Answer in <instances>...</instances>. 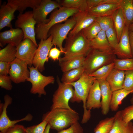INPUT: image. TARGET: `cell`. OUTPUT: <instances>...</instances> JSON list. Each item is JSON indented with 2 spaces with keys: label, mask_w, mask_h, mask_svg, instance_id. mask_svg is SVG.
<instances>
[{
  "label": "cell",
  "mask_w": 133,
  "mask_h": 133,
  "mask_svg": "<svg viewBox=\"0 0 133 133\" xmlns=\"http://www.w3.org/2000/svg\"><path fill=\"white\" fill-rule=\"evenodd\" d=\"M42 119L46 120L51 129L58 131L69 127L78 121L79 114L64 108H56L44 114Z\"/></svg>",
  "instance_id": "cell-1"
},
{
  "label": "cell",
  "mask_w": 133,
  "mask_h": 133,
  "mask_svg": "<svg viewBox=\"0 0 133 133\" xmlns=\"http://www.w3.org/2000/svg\"><path fill=\"white\" fill-rule=\"evenodd\" d=\"M95 80V78L83 73L77 81L70 83L74 88L73 95L70 100L72 103L82 101L84 112L81 121L82 124L87 123L91 116V112L87 110L86 103L91 88Z\"/></svg>",
  "instance_id": "cell-2"
},
{
  "label": "cell",
  "mask_w": 133,
  "mask_h": 133,
  "mask_svg": "<svg viewBox=\"0 0 133 133\" xmlns=\"http://www.w3.org/2000/svg\"><path fill=\"white\" fill-rule=\"evenodd\" d=\"M64 56L60 57L59 61H65L79 56L85 57L91 49L89 42L82 31L74 35L68 36L66 39Z\"/></svg>",
  "instance_id": "cell-3"
},
{
  "label": "cell",
  "mask_w": 133,
  "mask_h": 133,
  "mask_svg": "<svg viewBox=\"0 0 133 133\" xmlns=\"http://www.w3.org/2000/svg\"><path fill=\"white\" fill-rule=\"evenodd\" d=\"M79 11V10L76 8H68L63 7L55 10L51 14L48 23L37 24L35 28L36 38L40 40L47 39L48 33L53 26L66 21L69 17L73 16Z\"/></svg>",
  "instance_id": "cell-4"
},
{
  "label": "cell",
  "mask_w": 133,
  "mask_h": 133,
  "mask_svg": "<svg viewBox=\"0 0 133 133\" xmlns=\"http://www.w3.org/2000/svg\"><path fill=\"white\" fill-rule=\"evenodd\" d=\"M116 56L114 52L91 49L85 57L83 66L84 72L90 74L101 67L113 62Z\"/></svg>",
  "instance_id": "cell-5"
},
{
  "label": "cell",
  "mask_w": 133,
  "mask_h": 133,
  "mask_svg": "<svg viewBox=\"0 0 133 133\" xmlns=\"http://www.w3.org/2000/svg\"><path fill=\"white\" fill-rule=\"evenodd\" d=\"M57 81L58 87L53 95L51 110L56 108H64L76 112L69 105V101L74 95L73 87L70 84L60 82L58 77Z\"/></svg>",
  "instance_id": "cell-6"
},
{
  "label": "cell",
  "mask_w": 133,
  "mask_h": 133,
  "mask_svg": "<svg viewBox=\"0 0 133 133\" xmlns=\"http://www.w3.org/2000/svg\"><path fill=\"white\" fill-rule=\"evenodd\" d=\"M28 68L30 75L26 81L30 82L32 84L30 93L33 94H38L40 97L42 95H46V93L45 88L48 84L54 83V78L53 76H46L43 75L37 68L33 66H29Z\"/></svg>",
  "instance_id": "cell-7"
},
{
  "label": "cell",
  "mask_w": 133,
  "mask_h": 133,
  "mask_svg": "<svg viewBox=\"0 0 133 133\" xmlns=\"http://www.w3.org/2000/svg\"><path fill=\"white\" fill-rule=\"evenodd\" d=\"M76 23L72 17L66 20L63 24H57L53 26L50 30L48 37L52 36V44L57 46L62 53H65V49L62 46L63 41L67 37V35L73 28Z\"/></svg>",
  "instance_id": "cell-8"
},
{
  "label": "cell",
  "mask_w": 133,
  "mask_h": 133,
  "mask_svg": "<svg viewBox=\"0 0 133 133\" xmlns=\"http://www.w3.org/2000/svg\"><path fill=\"white\" fill-rule=\"evenodd\" d=\"M36 23L33 11H29L19 14L15 22V26L22 30L24 35V39H30L38 47L35 39V25Z\"/></svg>",
  "instance_id": "cell-9"
},
{
  "label": "cell",
  "mask_w": 133,
  "mask_h": 133,
  "mask_svg": "<svg viewBox=\"0 0 133 133\" xmlns=\"http://www.w3.org/2000/svg\"><path fill=\"white\" fill-rule=\"evenodd\" d=\"M52 36L50 35L47 39L40 40L33 62V66L40 72L45 70L44 64L48 61L49 53L52 46Z\"/></svg>",
  "instance_id": "cell-10"
},
{
  "label": "cell",
  "mask_w": 133,
  "mask_h": 133,
  "mask_svg": "<svg viewBox=\"0 0 133 133\" xmlns=\"http://www.w3.org/2000/svg\"><path fill=\"white\" fill-rule=\"evenodd\" d=\"M4 102L0 104V133H5L9 128L12 127L17 123L21 121H30L33 118V116L28 114L25 116L20 119L12 120L7 114V109L12 101V98L8 94L4 97Z\"/></svg>",
  "instance_id": "cell-11"
},
{
  "label": "cell",
  "mask_w": 133,
  "mask_h": 133,
  "mask_svg": "<svg viewBox=\"0 0 133 133\" xmlns=\"http://www.w3.org/2000/svg\"><path fill=\"white\" fill-rule=\"evenodd\" d=\"M61 7L57 1L41 0L38 5L33 9L34 18L37 24H46L50 20L47 18L48 15L54 9Z\"/></svg>",
  "instance_id": "cell-12"
},
{
  "label": "cell",
  "mask_w": 133,
  "mask_h": 133,
  "mask_svg": "<svg viewBox=\"0 0 133 133\" xmlns=\"http://www.w3.org/2000/svg\"><path fill=\"white\" fill-rule=\"evenodd\" d=\"M38 47L29 38L23 40L16 47V58L32 66Z\"/></svg>",
  "instance_id": "cell-13"
},
{
  "label": "cell",
  "mask_w": 133,
  "mask_h": 133,
  "mask_svg": "<svg viewBox=\"0 0 133 133\" xmlns=\"http://www.w3.org/2000/svg\"><path fill=\"white\" fill-rule=\"evenodd\" d=\"M10 63L9 74L12 81L15 83H18L26 81L30 75L27 64L17 58Z\"/></svg>",
  "instance_id": "cell-14"
},
{
  "label": "cell",
  "mask_w": 133,
  "mask_h": 133,
  "mask_svg": "<svg viewBox=\"0 0 133 133\" xmlns=\"http://www.w3.org/2000/svg\"><path fill=\"white\" fill-rule=\"evenodd\" d=\"M17 0H8L6 4L1 5L0 9V30L7 27L12 28L11 21L14 19V13L17 10Z\"/></svg>",
  "instance_id": "cell-15"
},
{
  "label": "cell",
  "mask_w": 133,
  "mask_h": 133,
  "mask_svg": "<svg viewBox=\"0 0 133 133\" xmlns=\"http://www.w3.org/2000/svg\"><path fill=\"white\" fill-rule=\"evenodd\" d=\"M129 26L125 25L119 41L113 50L115 54L120 59L133 58L129 37Z\"/></svg>",
  "instance_id": "cell-16"
},
{
  "label": "cell",
  "mask_w": 133,
  "mask_h": 133,
  "mask_svg": "<svg viewBox=\"0 0 133 133\" xmlns=\"http://www.w3.org/2000/svg\"><path fill=\"white\" fill-rule=\"evenodd\" d=\"M76 22L73 29L68 34V36L76 34L96 21V16L89 13L87 11H79L73 16Z\"/></svg>",
  "instance_id": "cell-17"
},
{
  "label": "cell",
  "mask_w": 133,
  "mask_h": 133,
  "mask_svg": "<svg viewBox=\"0 0 133 133\" xmlns=\"http://www.w3.org/2000/svg\"><path fill=\"white\" fill-rule=\"evenodd\" d=\"M24 35L22 30L19 28H10L0 33V45L2 47L6 44L17 47L24 39Z\"/></svg>",
  "instance_id": "cell-18"
},
{
  "label": "cell",
  "mask_w": 133,
  "mask_h": 133,
  "mask_svg": "<svg viewBox=\"0 0 133 133\" xmlns=\"http://www.w3.org/2000/svg\"><path fill=\"white\" fill-rule=\"evenodd\" d=\"M101 98L99 83L95 79L91 88L87 99L86 107L87 110L91 111L92 109L101 108Z\"/></svg>",
  "instance_id": "cell-19"
},
{
  "label": "cell",
  "mask_w": 133,
  "mask_h": 133,
  "mask_svg": "<svg viewBox=\"0 0 133 133\" xmlns=\"http://www.w3.org/2000/svg\"><path fill=\"white\" fill-rule=\"evenodd\" d=\"M89 46L91 49L104 52H114L107 40L105 32L102 30L90 41Z\"/></svg>",
  "instance_id": "cell-20"
},
{
  "label": "cell",
  "mask_w": 133,
  "mask_h": 133,
  "mask_svg": "<svg viewBox=\"0 0 133 133\" xmlns=\"http://www.w3.org/2000/svg\"><path fill=\"white\" fill-rule=\"evenodd\" d=\"M101 91V113L104 115L109 112L112 91L106 80L98 81Z\"/></svg>",
  "instance_id": "cell-21"
},
{
  "label": "cell",
  "mask_w": 133,
  "mask_h": 133,
  "mask_svg": "<svg viewBox=\"0 0 133 133\" xmlns=\"http://www.w3.org/2000/svg\"><path fill=\"white\" fill-rule=\"evenodd\" d=\"M114 123L109 133H133V123L131 121L126 123L123 120L121 111L114 116Z\"/></svg>",
  "instance_id": "cell-22"
},
{
  "label": "cell",
  "mask_w": 133,
  "mask_h": 133,
  "mask_svg": "<svg viewBox=\"0 0 133 133\" xmlns=\"http://www.w3.org/2000/svg\"><path fill=\"white\" fill-rule=\"evenodd\" d=\"M125 77L124 71L114 68L108 76L106 81L113 92L123 88Z\"/></svg>",
  "instance_id": "cell-23"
},
{
  "label": "cell",
  "mask_w": 133,
  "mask_h": 133,
  "mask_svg": "<svg viewBox=\"0 0 133 133\" xmlns=\"http://www.w3.org/2000/svg\"><path fill=\"white\" fill-rule=\"evenodd\" d=\"M120 8L119 4L105 3L91 8L87 12L97 17L111 16Z\"/></svg>",
  "instance_id": "cell-24"
},
{
  "label": "cell",
  "mask_w": 133,
  "mask_h": 133,
  "mask_svg": "<svg viewBox=\"0 0 133 133\" xmlns=\"http://www.w3.org/2000/svg\"><path fill=\"white\" fill-rule=\"evenodd\" d=\"M85 57L79 56L73 57L65 61H59V65L64 72L83 66Z\"/></svg>",
  "instance_id": "cell-25"
},
{
  "label": "cell",
  "mask_w": 133,
  "mask_h": 133,
  "mask_svg": "<svg viewBox=\"0 0 133 133\" xmlns=\"http://www.w3.org/2000/svg\"><path fill=\"white\" fill-rule=\"evenodd\" d=\"M133 91H129L123 88L112 92L110 104V108L112 111H116L118 109L119 105L123 100Z\"/></svg>",
  "instance_id": "cell-26"
},
{
  "label": "cell",
  "mask_w": 133,
  "mask_h": 133,
  "mask_svg": "<svg viewBox=\"0 0 133 133\" xmlns=\"http://www.w3.org/2000/svg\"><path fill=\"white\" fill-rule=\"evenodd\" d=\"M113 24L119 42L125 25V19L121 8L117 9L112 15Z\"/></svg>",
  "instance_id": "cell-27"
},
{
  "label": "cell",
  "mask_w": 133,
  "mask_h": 133,
  "mask_svg": "<svg viewBox=\"0 0 133 133\" xmlns=\"http://www.w3.org/2000/svg\"><path fill=\"white\" fill-rule=\"evenodd\" d=\"M125 21L129 26L133 22V1L132 0H121L119 3Z\"/></svg>",
  "instance_id": "cell-28"
},
{
  "label": "cell",
  "mask_w": 133,
  "mask_h": 133,
  "mask_svg": "<svg viewBox=\"0 0 133 133\" xmlns=\"http://www.w3.org/2000/svg\"><path fill=\"white\" fill-rule=\"evenodd\" d=\"M84 72L83 67L64 72L61 79L62 82L70 83L78 80Z\"/></svg>",
  "instance_id": "cell-29"
},
{
  "label": "cell",
  "mask_w": 133,
  "mask_h": 133,
  "mask_svg": "<svg viewBox=\"0 0 133 133\" xmlns=\"http://www.w3.org/2000/svg\"><path fill=\"white\" fill-rule=\"evenodd\" d=\"M16 47L8 44L4 48L0 50V61L10 63L16 58Z\"/></svg>",
  "instance_id": "cell-30"
},
{
  "label": "cell",
  "mask_w": 133,
  "mask_h": 133,
  "mask_svg": "<svg viewBox=\"0 0 133 133\" xmlns=\"http://www.w3.org/2000/svg\"><path fill=\"white\" fill-rule=\"evenodd\" d=\"M62 7L68 8H75L79 11H87V0H64L57 1Z\"/></svg>",
  "instance_id": "cell-31"
},
{
  "label": "cell",
  "mask_w": 133,
  "mask_h": 133,
  "mask_svg": "<svg viewBox=\"0 0 133 133\" xmlns=\"http://www.w3.org/2000/svg\"><path fill=\"white\" fill-rule=\"evenodd\" d=\"M114 68V65L113 62L101 67L89 75L94 77L98 81H105Z\"/></svg>",
  "instance_id": "cell-32"
},
{
  "label": "cell",
  "mask_w": 133,
  "mask_h": 133,
  "mask_svg": "<svg viewBox=\"0 0 133 133\" xmlns=\"http://www.w3.org/2000/svg\"><path fill=\"white\" fill-rule=\"evenodd\" d=\"M114 116L100 120L94 129V133H109L113 126Z\"/></svg>",
  "instance_id": "cell-33"
},
{
  "label": "cell",
  "mask_w": 133,
  "mask_h": 133,
  "mask_svg": "<svg viewBox=\"0 0 133 133\" xmlns=\"http://www.w3.org/2000/svg\"><path fill=\"white\" fill-rule=\"evenodd\" d=\"M101 30L99 24L96 21L82 31L85 36L90 41L93 39Z\"/></svg>",
  "instance_id": "cell-34"
},
{
  "label": "cell",
  "mask_w": 133,
  "mask_h": 133,
  "mask_svg": "<svg viewBox=\"0 0 133 133\" xmlns=\"http://www.w3.org/2000/svg\"><path fill=\"white\" fill-rule=\"evenodd\" d=\"M113 62L115 68L124 71L133 70V58L124 59L116 58Z\"/></svg>",
  "instance_id": "cell-35"
},
{
  "label": "cell",
  "mask_w": 133,
  "mask_h": 133,
  "mask_svg": "<svg viewBox=\"0 0 133 133\" xmlns=\"http://www.w3.org/2000/svg\"><path fill=\"white\" fill-rule=\"evenodd\" d=\"M18 8L17 10L19 13H23L24 11L28 7L33 9L37 7L41 0H17Z\"/></svg>",
  "instance_id": "cell-36"
},
{
  "label": "cell",
  "mask_w": 133,
  "mask_h": 133,
  "mask_svg": "<svg viewBox=\"0 0 133 133\" xmlns=\"http://www.w3.org/2000/svg\"><path fill=\"white\" fill-rule=\"evenodd\" d=\"M105 33L107 40L114 50L116 48L118 43L117 34L114 26L105 31Z\"/></svg>",
  "instance_id": "cell-37"
},
{
  "label": "cell",
  "mask_w": 133,
  "mask_h": 133,
  "mask_svg": "<svg viewBox=\"0 0 133 133\" xmlns=\"http://www.w3.org/2000/svg\"><path fill=\"white\" fill-rule=\"evenodd\" d=\"M96 21L101 30L105 32L113 26L112 16L97 17Z\"/></svg>",
  "instance_id": "cell-38"
},
{
  "label": "cell",
  "mask_w": 133,
  "mask_h": 133,
  "mask_svg": "<svg viewBox=\"0 0 133 133\" xmlns=\"http://www.w3.org/2000/svg\"><path fill=\"white\" fill-rule=\"evenodd\" d=\"M48 124L45 119H42V122L36 125L25 127L26 133H44Z\"/></svg>",
  "instance_id": "cell-39"
},
{
  "label": "cell",
  "mask_w": 133,
  "mask_h": 133,
  "mask_svg": "<svg viewBox=\"0 0 133 133\" xmlns=\"http://www.w3.org/2000/svg\"><path fill=\"white\" fill-rule=\"evenodd\" d=\"M125 77L123 88L129 91H133V70L125 71Z\"/></svg>",
  "instance_id": "cell-40"
},
{
  "label": "cell",
  "mask_w": 133,
  "mask_h": 133,
  "mask_svg": "<svg viewBox=\"0 0 133 133\" xmlns=\"http://www.w3.org/2000/svg\"><path fill=\"white\" fill-rule=\"evenodd\" d=\"M123 121L127 123L133 119V105L128 106L121 111Z\"/></svg>",
  "instance_id": "cell-41"
},
{
  "label": "cell",
  "mask_w": 133,
  "mask_h": 133,
  "mask_svg": "<svg viewBox=\"0 0 133 133\" xmlns=\"http://www.w3.org/2000/svg\"><path fill=\"white\" fill-rule=\"evenodd\" d=\"M58 133H84L83 127L77 122L69 128L58 131Z\"/></svg>",
  "instance_id": "cell-42"
},
{
  "label": "cell",
  "mask_w": 133,
  "mask_h": 133,
  "mask_svg": "<svg viewBox=\"0 0 133 133\" xmlns=\"http://www.w3.org/2000/svg\"><path fill=\"white\" fill-rule=\"evenodd\" d=\"M12 81L8 75H0V86L2 88L8 90H11L13 87Z\"/></svg>",
  "instance_id": "cell-43"
},
{
  "label": "cell",
  "mask_w": 133,
  "mask_h": 133,
  "mask_svg": "<svg viewBox=\"0 0 133 133\" xmlns=\"http://www.w3.org/2000/svg\"><path fill=\"white\" fill-rule=\"evenodd\" d=\"M5 133H26L25 127L23 126L16 124L9 128Z\"/></svg>",
  "instance_id": "cell-44"
},
{
  "label": "cell",
  "mask_w": 133,
  "mask_h": 133,
  "mask_svg": "<svg viewBox=\"0 0 133 133\" xmlns=\"http://www.w3.org/2000/svg\"><path fill=\"white\" fill-rule=\"evenodd\" d=\"M10 66V63L0 61V75H8L9 74Z\"/></svg>",
  "instance_id": "cell-45"
},
{
  "label": "cell",
  "mask_w": 133,
  "mask_h": 133,
  "mask_svg": "<svg viewBox=\"0 0 133 133\" xmlns=\"http://www.w3.org/2000/svg\"><path fill=\"white\" fill-rule=\"evenodd\" d=\"M61 53H62V51L56 47L53 48L50 50L49 57L54 61L59 60Z\"/></svg>",
  "instance_id": "cell-46"
},
{
  "label": "cell",
  "mask_w": 133,
  "mask_h": 133,
  "mask_svg": "<svg viewBox=\"0 0 133 133\" xmlns=\"http://www.w3.org/2000/svg\"><path fill=\"white\" fill-rule=\"evenodd\" d=\"M104 1V0H87L88 10L99 5L103 4Z\"/></svg>",
  "instance_id": "cell-47"
},
{
  "label": "cell",
  "mask_w": 133,
  "mask_h": 133,
  "mask_svg": "<svg viewBox=\"0 0 133 133\" xmlns=\"http://www.w3.org/2000/svg\"><path fill=\"white\" fill-rule=\"evenodd\" d=\"M129 37L132 50L133 53V32L129 31Z\"/></svg>",
  "instance_id": "cell-48"
},
{
  "label": "cell",
  "mask_w": 133,
  "mask_h": 133,
  "mask_svg": "<svg viewBox=\"0 0 133 133\" xmlns=\"http://www.w3.org/2000/svg\"><path fill=\"white\" fill-rule=\"evenodd\" d=\"M50 128V126L49 123L47 125L45 129L44 133H49V131Z\"/></svg>",
  "instance_id": "cell-49"
},
{
  "label": "cell",
  "mask_w": 133,
  "mask_h": 133,
  "mask_svg": "<svg viewBox=\"0 0 133 133\" xmlns=\"http://www.w3.org/2000/svg\"><path fill=\"white\" fill-rule=\"evenodd\" d=\"M129 30L133 32V22L129 26Z\"/></svg>",
  "instance_id": "cell-50"
},
{
  "label": "cell",
  "mask_w": 133,
  "mask_h": 133,
  "mask_svg": "<svg viewBox=\"0 0 133 133\" xmlns=\"http://www.w3.org/2000/svg\"><path fill=\"white\" fill-rule=\"evenodd\" d=\"M132 98L130 100V102L132 105H133V93Z\"/></svg>",
  "instance_id": "cell-51"
},
{
  "label": "cell",
  "mask_w": 133,
  "mask_h": 133,
  "mask_svg": "<svg viewBox=\"0 0 133 133\" xmlns=\"http://www.w3.org/2000/svg\"></svg>",
  "instance_id": "cell-52"
}]
</instances>
